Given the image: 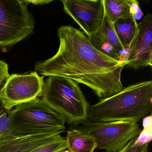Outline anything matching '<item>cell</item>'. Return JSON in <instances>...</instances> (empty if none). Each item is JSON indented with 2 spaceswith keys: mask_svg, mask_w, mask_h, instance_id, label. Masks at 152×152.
<instances>
[{
  "mask_svg": "<svg viewBox=\"0 0 152 152\" xmlns=\"http://www.w3.org/2000/svg\"><path fill=\"white\" fill-rule=\"evenodd\" d=\"M59 47L55 56L38 62L36 72L43 76L71 79L92 90L100 99L110 97L124 89L121 81L126 61H118L102 54L88 41V37L71 26L58 30Z\"/></svg>",
  "mask_w": 152,
  "mask_h": 152,
  "instance_id": "obj_1",
  "label": "cell"
},
{
  "mask_svg": "<svg viewBox=\"0 0 152 152\" xmlns=\"http://www.w3.org/2000/svg\"><path fill=\"white\" fill-rule=\"evenodd\" d=\"M152 109V81H147L124 88L119 93L89 105L88 120L97 122L137 123L151 114Z\"/></svg>",
  "mask_w": 152,
  "mask_h": 152,
  "instance_id": "obj_2",
  "label": "cell"
},
{
  "mask_svg": "<svg viewBox=\"0 0 152 152\" xmlns=\"http://www.w3.org/2000/svg\"><path fill=\"white\" fill-rule=\"evenodd\" d=\"M9 130L16 136L65 131L64 118L42 99L36 98L8 111Z\"/></svg>",
  "mask_w": 152,
  "mask_h": 152,
  "instance_id": "obj_3",
  "label": "cell"
},
{
  "mask_svg": "<svg viewBox=\"0 0 152 152\" xmlns=\"http://www.w3.org/2000/svg\"><path fill=\"white\" fill-rule=\"evenodd\" d=\"M42 96L50 107L71 125L88 120L89 104L75 81L59 76H49L44 81Z\"/></svg>",
  "mask_w": 152,
  "mask_h": 152,
  "instance_id": "obj_4",
  "label": "cell"
},
{
  "mask_svg": "<svg viewBox=\"0 0 152 152\" xmlns=\"http://www.w3.org/2000/svg\"><path fill=\"white\" fill-rule=\"evenodd\" d=\"M26 0H0V50L5 52L33 33L35 22Z\"/></svg>",
  "mask_w": 152,
  "mask_h": 152,
  "instance_id": "obj_5",
  "label": "cell"
},
{
  "mask_svg": "<svg viewBox=\"0 0 152 152\" xmlns=\"http://www.w3.org/2000/svg\"><path fill=\"white\" fill-rule=\"evenodd\" d=\"M70 129L93 138L97 143L96 148L106 152H119L141 131L137 123L127 121L97 122L87 120L71 125Z\"/></svg>",
  "mask_w": 152,
  "mask_h": 152,
  "instance_id": "obj_6",
  "label": "cell"
},
{
  "mask_svg": "<svg viewBox=\"0 0 152 152\" xmlns=\"http://www.w3.org/2000/svg\"><path fill=\"white\" fill-rule=\"evenodd\" d=\"M44 76L37 72L28 74H13L6 79L0 90V103L6 110L42 96Z\"/></svg>",
  "mask_w": 152,
  "mask_h": 152,
  "instance_id": "obj_7",
  "label": "cell"
},
{
  "mask_svg": "<svg viewBox=\"0 0 152 152\" xmlns=\"http://www.w3.org/2000/svg\"><path fill=\"white\" fill-rule=\"evenodd\" d=\"M65 12L80 26L87 37L96 33L104 21V0L61 1Z\"/></svg>",
  "mask_w": 152,
  "mask_h": 152,
  "instance_id": "obj_8",
  "label": "cell"
},
{
  "mask_svg": "<svg viewBox=\"0 0 152 152\" xmlns=\"http://www.w3.org/2000/svg\"><path fill=\"white\" fill-rule=\"evenodd\" d=\"M129 50L126 66L135 69L152 66V14H148L138 24L137 34Z\"/></svg>",
  "mask_w": 152,
  "mask_h": 152,
  "instance_id": "obj_9",
  "label": "cell"
},
{
  "mask_svg": "<svg viewBox=\"0 0 152 152\" xmlns=\"http://www.w3.org/2000/svg\"><path fill=\"white\" fill-rule=\"evenodd\" d=\"M62 132L16 136L8 129L0 136V152H31L42 145L61 138Z\"/></svg>",
  "mask_w": 152,
  "mask_h": 152,
  "instance_id": "obj_10",
  "label": "cell"
},
{
  "mask_svg": "<svg viewBox=\"0 0 152 152\" xmlns=\"http://www.w3.org/2000/svg\"><path fill=\"white\" fill-rule=\"evenodd\" d=\"M88 38L91 44L99 52L114 60L122 61L121 54L125 49L117 37L113 23L106 11L101 27Z\"/></svg>",
  "mask_w": 152,
  "mask_h": 152,
  "instance_id": "obj_11",
  "label": "cell"
},
{
  "mask_svg": "<svg viewBox=\"0 0 152 152\" xmlns=\"http://www.w3.org/2000/svg\"><path fill=\"white\" fill-rule=\"evenodd\" d=\"M104 4L107 15L113 23L132 13L135 16L142 14L138 2L135 0H104Z\"/></svg>",
  "mask_w": 152,
  "mask_h": 152,
  "instance_id": "obj_12",
  "label": "cell"
},
{
  "mask_svg": "<svg viewBox=\"0 0 152 152\" xmlns=\"http://www.w3.org/2000/svg\"><path fill=\"white\" fill-rule=\"evenodd\" d=\"M117 37L124 49H129L138 32V23L134 13L113 23Z\"/></svg>",
  "mask_w": 152,
  "mask_h": 152,
  "instance_id": "obj_13",
  "label": "cell"
},
{
  "mask_svg": "<svg viewBox=\"0 0 152 152\" xmlns=\"http://www.w3.org/2000/svg\"><path fill=\"white\" fill-rule=\"evenodd\" d=\"M65 139L70 152H93L97 148L96 142L93 138L75 129H69Z\"/></svg>",
  "mask_w": 152,
  "mask_h": 152,
  "instance_id": "obj_14",
  "label": "cell"
},
{
  "mask_svg": "<svg viewBox=\"0 0 152 152\" xmlns=\"http://www.w3.org/2000/svg\"><path fill=\"white\" fill-rule=\"evenodd\" d=\"M151 114L143 118V129L134 143L135 145L149 144L152 139V119Z\"/></svg>",
  "mask_w": 152,
  "mask_h": 152,
  "instance_id": "obj_15",
  "label": "cell"
},
{
  "mask_svg": "<svg viewBox=\"0 0 152 152\" xmlns=\"http://www.w3.org/2000/svg\"><path fill=\"white\" fill-rule=\"evenodd\" d=\"M67 148L66 140L64 137L42 145L31 152H62Z\"/></svg>",
  "mask_w": 152,
  "mask_h": 152,
  "instance_id": "obj_16",
  "label": "cell"
},
{
  "mask_svg": "<svg viewBox=\"0 0 152 152\" xmlns=\"http://www.w3.org/2000/svg\"><path fill=\"white\" fill-rule=\"evenodd\" d=\"M137 136V137H138ZM137 137L130 140L120 151L118 152H147L148 144L135 145L134 142Z\"/></svg>",
  "mask_w": 152,
  "mask_h": 152,
  "instance_id": "obj_17",
  "label": "cell"
},
{
  "mask_svg": "<svg viewBox=\"0 0 152 152\" xmlns=\"http://www.w3.org/2000/svg\"><path fill=\"white\" fill-rule=\"evenodd\" d=\"M8 111L4 108L0 109V136L9 128Z\"/></svg>",
  "mask_w": 152,
  "mask_h": 152,
  "instance_id": "obj_18",
  "label": "cell"
},
{
  "mask_svg": "<svg viewBox=\"0 0 152 152\" xmlns=\"http://www.w3.org/2000/svg\"><path fill=\"white\" fill-rule=\"evenodd\" d=\"M9 75L8 65L5 61L0 60V86Z\"/></svg>",
  "mask_w": 152,
  "mask_h": 152,
  "instance_id": "obj_19",
  "label": "cell"
},
{
  "mask_svg": "<svg viewBox=\"0 0 152 152\" xmlns=\"http://www.w3.org/2000/svg\"><path fill=\"white\" fill-rule=\"evenodd\" d=\"M27 2L34 5H44V4H48L50 2L53 1H50V0H36V1H29L26 0Z\"/></svg>",
  "mask_w": 152,
  "mask_h": 152,
  "instance_id": "obj_20",
  "label": "cell"
},
{
  "mask_svg": "<svg viewBox=\"0 0 152 152\" xmlns=\"http://www.w3.org/2000/svg\"><path fill=\"white\" fill-rule=\"evenodd\" d=\"M70 152V151L69 150H65V151H64V152Z\"/></svg>",
  "mask_w": 152,
  "mask_h": 152,
  "instance_id": "obj_21",
  "label": "cell"
}]
</instances>
